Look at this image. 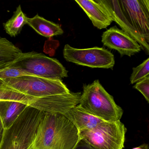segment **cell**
<instances>
[{
	"instance_id": "1",
	"label": "cell",
	"mask_w": 149,
	"mask_h": 149,
	"mask_svg": "<svg viewBox=\"0 0 149 149\" xmlns=\"http://www.w3.org/2000/svg\"><path fill=\"white\" fill-rule=\"evenodd\" d=\"M78 140V130L64 115L45 112L31 149H72Z\"/></svg>"
},
{
	"instance_id": "2",
	"label": "cell",
	"mask_w": 149,
	"mask_h": 149,
	"mask_svg": "<svg viewBox=\"0 0 149 149\" xmlns=\"http://www.w3.org/2000/svg\"><path fill=\"white\" fill-rule=\"evenodd\" d=\"M78 104L86 112L106 122L119 121L123 113L98 80L84 84Z\"/></svg>"
},
{
	"instance_id": "22",
	"label": "cell",
	"mask_w": 149,
	"mask_h": 149,
	"mask_svg": "<svg viewBox=\"0 0 149 149\" xmlns=\"http://www.w3.org/2000/svg\"><path fill=\"white\" fill-rule=\"evenodd\" d=\"M72 149H96L83 139L79 140Z\"/></svg>"
},
{
	"instance_id": "20",
	"label": "cell",
	"mask_w": 149,
	"mask_h": 149,
	"mask_svg": "<svg viewBox=\"0 0 149 149\" xmlns=\"http://www.w3.org/2000/svg\"><path fill=\"white\" fill-rule=\"evenodd\" d=\"M25 76H33L20 70L19 69L8 67L0 70V79H12Z\"/></svg>"
},
{
	"instance_id": "11",
	"label": "cell",
	"mask_w": 149,
	"mask_h": 149,
	"mask_svg": "<svg viewBox=\"0 0 149 149\" xmlns=\"http://www.w3.org/2000/svg\"><path fill=\"white\" fill-rule=\"evenodd\" d=\"M106 10L112 19L124 32L128 34L139 43L146 54H149V44L134 29L122 12L118 0H97Z\"/></svg>"
},
{
	"instance_id": "8",
	"label": "cell",
	"mask_w": 149,
	"mask_h": 149,
	"mask_svg": "<svg viewBox=\"0 0 149 149\" xmlns=\"http://www.w3.org/2000/svg\"><path fill=\"white\" fill-rule=\"evenodd\" d=\"M118 1L122 12L128 21L149 43V0Z\"/></svg>"
},
{
	"instance_id": "19",
	"label": "cell",
	"mask_w": 149,
	"mask_h": 149,
	"mask_svg": "<svg viewBox=\"0 0 149 149\" xmlns=\"http://www.w3.org/2000/svg\"><path fill=\"white\" fill-rule=\"evenodd\" d=\"M149 76V58L145 60L140 65L132 68L130 78L131 84H134L142 81Z\"/></svg>"
},
{
	"instance_id": "5",
	"label": "cell",
	"mask_w": 149,
	"mask_h": 149,
	"mask_svg": "<svg viewBox=\"0 0 149 149\" xmlns=\"http://www.w3.org/2000/svg\"><path fill=\"white\" fill-rule=\"evenodd\" d=\"M2 80L8 87L34 98L68 94L70 92L66 84L61 80L25 76Z\"/></svg>"
},
{
	"instance_id": "12",
	"label": "cell",
	"mask_w": 149,
	"mask_h": 149,
	"mask_svg": "<svg viewBox=\"0 0 149 149\" xmlns=\"http://www.w3.org/2000/svg\"><path fill=\"white\" fill-rule=\"evenodd\" d=\"M75 1L85 12L93 26L98 29H106L113 22L105 9L96 1L75 0Z\"/></svg>"
},
{
	"instance_id": "18",
	"label": "cell",
	"mask_w": 149,
	"mask_h": 149,
	"mask_svg": "<svg viewBox=\"0 0 149 149\" xmlns=\"http://www.w3.org/2000/svg\"><path fill=\"white\" fill-rule=\"evenodd\" d=\"M36 98L26 95L14 90L0 79V100H11L21 102L29 105Z\"/></svg>"
},
{
	"instance_id": "9",
	"label": "cell",
	"mask_w": 149,
	"mask_h": 149,
	"mask_svg": "<svg viewBox=\"0 0 149 149\" xmlns=\"http://www.w3.org/2000/svg\"><path fill=\"white\" fill-rule=\"evenodd\" d=\"M81 93L72 92L36 98L29 106L41 111L64 115L73 107L79 104Z\"/></svg>"
},
{
	"instance_id": "6",
	"label": "cell",
	"mask_w": 149,
	"mask_h": 149,
	"mask_svg": "<svg viewBox=\"0 0 149 149\" xmlns=\"http://www.w3.org/2000/svg\"><path fill=\"white\" fill-rule=\"evenodd\" d=\"M125 126L120 120L104 121L90 130L78 132L83 139L96 149H123L124 147Z\"/></svg>"
},
{
	"instance_id": "23",
	"label": "cell",
	"mask_w": 149,
	"mask_h": 149,
	"mask_svg": "<svg viewBox=\"0 0 149 149\" xmlns=\"http://www.w3.org/2000/svg\"><path fill=\"white\" fill-rule=\"evenodd\" d=\"M4 128L2 124V122L0 119V144L1 143L4 132Z\"/></svg>"
},
{
	"instance_id": "21",
	"label": "cell",
	"mask_w": 149,
	"mask_h": 149,
	"mask_svg": "<svg viewBox=\"0 0 149 149\" xmlns=\"http://www.w3.org/2000/svg\"><path fill=\"white\" fill-rule=\"evenodd\" d=\"M133 88L137 90L145 98L147 102L149 103V76L146 77L142 81L136 83Z\"/></svg>"
},
{
	"instance_id": "3",
	"label": "cell",
	"mask_w": 149,
	"mask_h": 149,
	"mask_svg": "<svg viewBox=\"0 0 149 149\" xmlns=\"http://www.w3.org/2000/svg\"><path fill=\"white\" fill-rule=\"evenodd\" d=\"M45 112L28 106L9 129L4 130L0 149H31Z\"/></svg>"
},
{
	"instance_id": "4",
	"label": "cell",
	"mask_w": 149,
	"mask_h": 149,
	"mask_svg": "<svg viewBox=\"0 0 149 149\" xmlns=\"http://www.w3.org/2000/svg\"><path fill=\"white\" fill-rule=\"evenodd\" d=\"M9 67L31 75L55 80L68 77V72L57 59L34 51L22 53Z\"/></svg>"
},
{
	"instance_id": "7",
	"label": "cell",
	"mask_w": 149,
	"mask_h": 149,
	"mask_svg": "<svg viewBox=\"0 0 149 149\" xmlns=\"http://www.w3.org/2000/svg\"><path fill=\"white\" fill-rule=\"evenodd\" d=\"M63 56L67 61L89 68L113 69L115 64L114 55L109 50L98 47L82 49L66 44Z\"/></svg>"
},
{
	"instance_id": "10",
	"label": "cell",
	"mask_w": 149,
	"mask_h": 149,
	"mask_svg": "<svg viewBox=\"0 0 149 149\" xmlns=\"http://www.w3.org/2000/svg\"><path fill=\"white\" fill-rule=\"evenodd\" d=\"M102 38L104 46L117 51L121 57L124 55L130 57L141 51L139 43L116 26L107 29L103 33Z\"/></svg>"
},
{
	"instance_id": "16",
	"label": "cell",
	"mask_w": 149,
	"mask_h": 149,
	"mask_svg": "<svg viewBox=\"0 0 149 149\" xmlns=\"http://www.w3.org/2000/svg\"><path fill=\"white\" fill-rule=\"evenodd\" d=\"M22 53L10 41L0 37V70L9 67Z\"/></svg>"
},
{
	"instance_id": "24",
	"label": "cell",
	"mask_w": 149,
	"mask_h": 149,
	"mask_svg": "<svg viewBox=\"0 0 149 149\" xmlns=\"http://www.w3.org/2000/svg\"><path fill=\"white\" fill-rule=\"evenodd\" d=\"M132 149H149V145L148 144L144 143Z\"/></svg>"
},
{
	"instance_id": "14",
	"label": "cell",
	"mask_w": 149,
	"mask_h": 149,
	"mask_svg": "<svg viewBox=\"0 0 149 149\" xmlns=\"http://www.w3.org/2000/svg\"><path fill=\"white\" fill-rule=\"evenodd\" d=\"M27 104L11 100H0V119L4 130L13 125L28 106Z\"/></svg>"
},
{
	"instance_id": "17",
	"label": "cell",
	"mask_w": 149,
	"mask_h": 149,
	"mask_svg": "<svg viewBox=\"0 0 149 149\" xmlns=\"http://www.w3.org/2000/svg\"><path fill=\"white\" fill-rule=\"evenodd\" d=\"M27 17L22 12L20 5L16 8L13 17L6 23L4 28L7 33L11 36H15L20 33L23 27L26 24Z\"/></svg>"
},
{
	"instance_id": "13",
	"label": "cell",
	"mask_w": 149,
	"mask_h": 149,
	"mask_svg": "<svg viewBox=\"0 0 149 149\" xmlns=\"http://www.w3.org/2000/svg\"><path fill=\"white\" fill-rule=\"evenodd\" d=\"M64 115L74 124L78 132L92 130L104 121L86 112L79 104L70 109Z\"/></svg>"
},
{
	"instance_id": "15",
	"label": "cell",
	"mask_w": 149,
	"mask_h": 149,
	"mask_svg": "<svg viewBox=\"0 0 149 149\" xmlns=\"http://www.w3.org/2000/svg\"><path fill=\"white\" fill-rule=\"evenodd\" d=\"M26 24L39 34L47 38L61 35L63 33V30L60 25L47 20L38 15L32 18L27 17Z\"/></svg>"
}]
</instances>
